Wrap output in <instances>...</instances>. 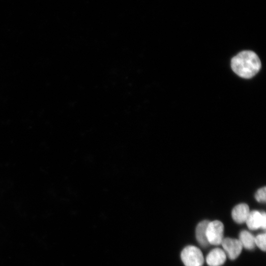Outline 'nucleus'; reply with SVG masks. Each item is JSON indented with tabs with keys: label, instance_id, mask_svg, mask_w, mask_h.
Here are the masks:
<instances>
[{
	"label": "nucleus",
	"instance_id": "f257e3e1",
	"mask_svg": "<svg viewBox=\"0 0 266 266\" xmlns=\"http://www.w3.org/2000/svg\"><path fill=\"white\" fill-rule=\"evenodd\" d=\"M231 67L237 75L248 79L258 73L261 68V63L254 52L243 51L232 59Z\"/></svg>",
	"mask_w": 266,
	"mask_h": 266
},
{
	"label": "nucleus",
	"instance_id": "f03ea898",
	"mask_svg": "<svg viewBox=\"0 0 266 266\" xmlns=\"http://www.w3.org/2000/svg\"><path fill=\"white\" fill-rule=\"evenodd\" d=\"M181 259L185 266H202L204 263L202 251L193 245L187 246L183 249Z\"/></svg>",
	"mask_w": 266,
	"mask_h": 266
},
{
	"label": "nucleus",
	"instance_id": "7ed1b4c3",
	"mask_svg": "<svg viewBox=\"0 0 266 266\" xmlns=\"http://www.w3.org/2000/svg\"><path fill=\"white\" fill-rule=\"evenodd\" d=\"M224 225L220 221L209 222L207 226L206 235L209 244L218 245L223 239Z\"/></svg>",
	"mask_w": 266,
	"mask_h": 266
},
{
	"label": "nucleus",
	"instance_id": "20e7f679",
	"mask_svg": "<svg viewBox=\"0 0 266 266\" xmlns=\"http://www.w3.org/2000/svg\"><path fill=\"white\" fill-rule=\"evenodd\" d=\"M249 229L256 230L260 228L266 229V214L257 210L250 211L245 221Z\"/></svg>",
	"mask_w": 266,
	"mask_h": 266
},
{
	"label": "nucleus",
	"instance_id": "39448f33",
	"mask_svg": "<svg viewBox=\"0 0 266 266\" xmlns=\"http://www.w3.org/2000/svg\"><path fill=\"white\" fill-rule=\"evenodd\" d=\"M221 244L231 260L237 258L241 253L243 247L238 239L229 237L223 238Z\"/></svg>",
	"mask_w": 266,
	"mask_h": 266
},
{
	"label": "nucleus",
	"instance_id": "423d86ee",
	"mask_svg": "<svg viewBox=\"0 0 266 266\" xmlns=\"http://www.w3.org/2000/svg\"><path fill=\"white\" fill-rule=\"evenodd\" d=\"M226 260L225 252L221 249L216 248L209 252L206 258V261L209 266H221Z\"/></svg>",
	"mask_w": 266,
	"mask_h": 266
},
{
	"label": "nucleus",
	"instance_id": "0eeeda50",
	"mask_svg": "<svg viewBox=\"0 0 266 266\" xmlns=\"http://www.w3.org/2000/svg\"><path fill=\"white\" fill-rule=\"evenodd\" d=\"M249 212L248 206L241 203L234 207L232 211V216L236 223L242 224L246 221Z\"/></svg>",
	"mask_w": 266,
	"mask_h": 266
},
{
	"label": "nucleus",
	"instance_id": "6e6552de",
	"mask_svg": "<svg viewBox=\"0 0 266 266\" xmlns=\"http://www.w3.org/2000/svg\"><path fill=\"white\" fill-rule=\"evenodd\" d=\"M209 221L204 220L200 222L196 227V237L199 243L202 247H207L209 243L206 235V231Z\"/></svg>",
	"mask_w": 266,
	"mask_h": 266
},
{
	"label": "nucleus",
	"instance_id": "1a4fd4ad",
	"mask_svg": "<svg viewBox=\"0 0 266 266\" xmlns=\"http://www.w3.org/2000/svg\"><path fill=\"white\" fill-rule=\"evenodd\" d=\"M242 247L248 250H252L255 246V237L249 232L242 231L239 235V239Z\"/></svg>",
	"mask_w": 266,
	"mask_h": 266
},
{
	"label": "nucleus",
	"instance_id": "9d476101",
	"mask_svg": "<svg viewBox=\"0 0 266 266\" xmlns=\"http://www.w3.org/2000/svg\"><path fill=\"white\" fill-rule=\"evenodd\" d=\"M266 235L265 233L257 235L255 237V244L261 250L266 251Z\"/></svg>",
	"mask_w": 266,
	"mask_h": 266
},
{
	"label": "nucleus",
	"instance_id": "9b49d317",
	"mask_svg": "<svg viewBox=\"0 0 266 266\" xmlns=\"http://www.w3.org/2000/svg\"><path fill=\"white\" fill-rule=\"evenodd\" d=\"M266 187L260 188L255 194V199L259 202H266Z\"/></svg>",
	"mask_w": 266,
	"mask_h": 266
}]
</instances>
